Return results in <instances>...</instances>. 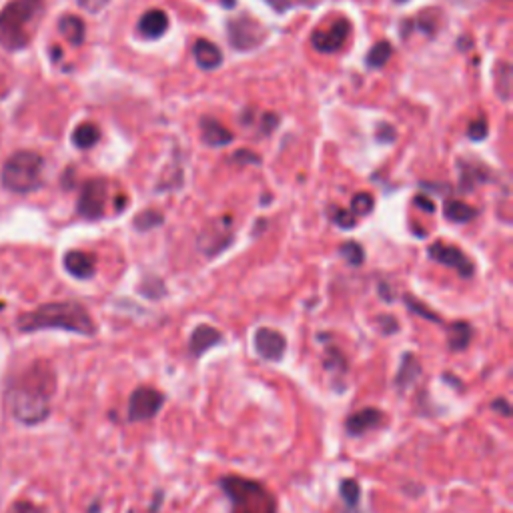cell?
Here are the masks:
<instances>
[{"mask_svg": "<svg viewBox=\"0 0 513 513\" xmlns=\"http://www.w3.org/2000/svg\"><path fill=\"white\" fill-rule=\"evenodd\" d=\"M231 161H233V163H239V165H259V163H261V157L255 155L253 151L243 149V151H237Z\"/></svg>", "mask_w": 513, "mask_h": 513, "instance_id": "d590c367", "label": "cell"}, {"mask_svg": "<svg viewBox=\"0 0 513 513\" xmlns=\"http://www.w3.org/2000/svg\"><path fill=\"white\" fill-rule=\"evenodd\" d=\"M479 215V211L467 203L461 201H445L443 205V217L451 223H469Z\"/></svg>", "mask_w": 513, "mask_h": 513, "instance_id": "603a6c76", "label": "cell"}, {"mask_svg": "<svg viewBox=\"0 0 513 513\" xmlns=\"http://www.w3.org/2000/svg\"><path fill=\"white\" fill-rule=\"evenodd\" d=\"M19 329L25 333L43 331V329H61L85 337H93L97 333V325L89 311L81 303L65 301V303H47L39 309L25 313L19 319Z\"/></svg>", "mask_w": 513, "mask_h": 513, "instance_id": "7a4b0ae2", "label": "cell"}, {"mask_svg": "<svg viewBox=\"0 0 513 513\" xmlns=\"http://www.w3.org/2000/svg\"><path fill=\"white\" fill-rule=\"evenodd\" d=\"M163 215L155 209H149V211H143L135 217V229L141 231V233H147V231H153L157 227L163 225Z\"/></svg>", "mask_w": 513, "mask_h": 513, "instance_id": "4316f807", "label": "cell"}, {"mask_svg": "<svg viewBox=\"0 0 513 513\" xmlns=\"http://www.w3.org/2000/svg\"><path fill=\"white\" fill-rule=\"evenodd\" d=\"M329 215H331V221L337 227H341V229H353L355 223H357L355 215L351 211H347V209H341V207H331Z\"/></svg>", "mask_w": 513, "mask_h": 513, "instance_id": "1f68e13d", "label": "cell"}, {"mask_svg": "<svg viewBox=\"0 0 513 513\" xmlns=\"http://www.w3.org/2000/svg\"><path fill=\"white\" fill-rule=\"evenodd\" d=\"M395 135H397V133H395V129H393L391 125H383V123H381V125L377 127V135H375V137H377L379 143H393V141H395Z\"/></svg>", "mask_w": 513, "mask_h": 513, "instance_id": "74e56055", "label": "cell"}, {"mask_svg": "<svg viewBox=\"0 0 513 513\" xmlns=\"http://www.w3.org/2000/svg\"><path fill=\"white\" fill-rule=\"evenodd\" d=\"M223 5H225V7H229V9H231V7H233V5H235V0H223Z\"/></svg>", "mask_w": 513, "mask_h": 513, "instance_id": "f6af8a7d", "label": "cell"}, {"mask_svg": "<svg viewBox=\"0 0 513 513\" xmlns=\"http://www.w3.org/2000/svg\"><path fill=\"white\" fill-rule=\"evenodd\" d=\"M385 421V415L381 409L377 407H365V409H359L355 413H351L345 421V429L349 435L353 437H361L365 435L367 431H373L377 427H381Z\"/></svg>", "mask_w": 513, "mask_h": 513, "instance_id": "4fadbf2b", "label": "cell"}, {"mask_svg": "<svg viewBox=\"0 0 513 513\" xmlns=\"http://www.w3.org/2000/svg\"><path fill=\"white\" fill-rule=\"evenodd\" d=\"M413 205H415L417 209H421L423 213H427V215H433V213H435V203H433L429 197L417 195V197L413 199Z\"/></svg>", "mask_w": 513, "mask_h": 513, "instance_id": "ab89813d", "label": "cell"}, {"mask_svg": "<svg viewBox=\"0 0 513 513\" xmlns=\"http://www.w3.org/2000/svg\"><path fill=\"white\" fill-rule=\"evenodd\" d=\"M45 161L35 151H17L7 159L3 169V185L13 193H31L41 187Z\"/></svg>", "mask_w": 513, "mask_h": 513, "instance_id": "5b68a950", "label": "cell"}, {"mask_svg": "<svg viewBox=\"0 0 513 513\" xmlns=\"http://www.w3.org/2000/svg\"><path fill=\"white\" fill-rule=\"evenodd\" d=\"M73 143L77 149L87 151L99 143V129L93 123H83L73 133Z\"/></svg>", "mask_w": 513, "mask_h": 513, "instance_id": "cb8c5ba5", "label": "cell"}, {"mask_svg": "<svg viewBox=\"0 0 513 513\" xmlns=\"http://www.w3.org/2000/svg\"><path fill=\"white\" fill-rule=\"evenodd\" d=\"M377 323H379V327H381V331L385 333V335H393V333H397V329H399V323L395 321V317H391V315H381V317H377Z\"/></svg>", "mask_w": 513, "mask_h": 513, "instance_id": "8d00e7d4", "label": "cell"}, {"mask_svg": "<svg viewBox=\"0 0 513 513\" xmlns=\"http://www.w3.org/2000/svg\"><path fill=\"white\" fill-rule=\"evenodd\" d=\"M7 513H41V509L35 507L33 503H29V501H19Z\"/></svg>", "mask_w": 513, "mask_h": 513, "instance_id": "60d3db41", "label": "cell"}, {"mask_svg": "<svg viewBox=\"0 0 513 513\" xmlns=\"http://www.w3.org/2000/svg\"><path fill=\"white\" fill-rule=\"evenodd\" d=\"M63 263H65V269L69 271V275H73L75 279L87 281V279L95 277V271H97L95 257L85 251H69L65 255Z\"/></svg>", "mask_w": 513, "mask_h": 513, "instance_id": "9a60e30c", "label": "cell"}, {"mask_svg": "<svg viewBox=\"0 0 513 513\" xmlns=\"http://www.w3.org/2000/svg\"><path fill=\"white\" fill-rule=\"evenodd\" d=\"M349 33H351L349 21L347 19H339L329 29L315 31L313 37H311V43H313L315 51H319L323 55H333V53H337L345 45V41L349 39Z\"/></svg>", "mask_w": 513, "mask_h": 513, "instance_id": "8fae6325", "label": "cell"}, {"mask_svg": "<svg viewBox=\"0 0 513 513\" xmlns=\"http://www.w3.org/2000/svg\"><path fill=\"white\" fill-rule=\"evenodd\" d=\"M219 487L231 503V513H277V497L261 481L225 475L219 479Z\"/></svg>", "mask_w": 513, "mask_h": 513, "instance_id": "277c9868", "label": "cell"}, {"mask_svg": "<svg viewBox=\"0 0 513 513\" xmlns=\"http://www.w3.org/2000/svg\"><path fill=\"white\" fill-rule=\"evenodd\" d=\"M427 255L437 261L439 265H445V267H451L455 269L463 279H469L473 277L475 273V265L473 261L461 253L457 247L453 245H445V243H433L429 249H427Z\"/></svg>", "mask_w": 513, "mask_h": 513, "instance_id": "30bf717a", "label": "cell"}, {"mask_svg": "<svg viewBox=\"0 0 513 513\" xmlns=\"http://www.w3.org/2000/svg\"><path fill=\"white\" fill-rule=\"evenodd\" d=\"M45 15V0H11L0 11V47L7 51L25 49Z\"/></svg>", "mask_w": 513, "mask_h": 513, "instance_id": "3957f363", "label": "cell"}, {"mask_svg": "<svg viewBox=\"0 0 513 513\" xmlns=\"http://www.w3.org/2000/svg\"><path fill=\"white\" fill-rule=\"evenodd\" d=\"M391 55H393V47H391L387 41H379V43L367 53L365 63H367V67H371V69H383V67L389 63Z\"/></svg>", "mask_w": 513, "mask_h": 513, "instance_id": "d4e9b609", "label": "cell"}, {"mask_svg": "<svg viewBox=\"0 0 513 513\" xmlns=\"http://www.w3.org/2000/svg\"><path fill=\"white\" fill-rule=\"evenodd\" d=\"M59 31H61V35H63L71 45H75V47H79V45L85 43V35H87L85 23H83L79 17H75V15L63 17L61 23H59Z\"/></svg>", "mask_w": 513, "mask_h": 513, "instance_id": "7402d4cb", "label": "cell"}, {"mask_svg": "<svg viewBox=\"0 0 513 513\" xmlns=\"http://www.w3.org/2000/svg\"><path fill=\"white\" fill-rule=\"evenodd\" d=\"M55 393V373L51 367H31L7 395L13 417L25 425H37L51 413V397Z\"/></svg>", "mask_w": 513, "mask_h": 513, "instance_id": "6da1fadb", "label": "cell"}, {"mask_svg": "<svg viewBox=\"0 0 513 513\" xmlns=\"http://www.w3.org/2000/svg\"><path fill=\"white\" fill-rule=\"evenodd\" d=\"M201 135L203 143L209 147H227L233 143V133L213 117L201 119Z\"/></svg>", "mask_w": 513, "mask_h": 513, "instance_id": "e0dca14e", "label": "cell"}, {"mask_svg": "<svg viewBox=\"0 0 513 513\" xmlns=\"http://www.w3.org/2000/svg\"><path fill=\"white\" fill-rule=\"evenodd\" d=\"M325 367L329 371H335V367L339 371H347V361H345V357H343V353L339 349L331 347V349H327V355H325Z\"/></svg>", "mask_w": 513, "mask_h": 513, "instance_id": "836d02e7", "label": "cell"}, {"mask_svg": "<svg viewBox=\"0 0 513 513\" xmlns=\"http://www.w3.org/2000/svg\"><path fill=\"white\" fill-rule=\"evenodd\" d=\"M471 337H473V329L467 321H455L447 327V347L453 353L465 351L471 343Z\"/></svg>", "mask_w": 513, "mask_h": 513, "instance_id": "44dd1931", "label": "cell"}, {"mask_svg": "<svg viewBox=\"0 0 513 513\" xmlns=\"http://www.w3.org/2000/svg\"><path fill=\"white\" fill-rule=\"evenodd\" d=\"M165 403V395L153 387H137L129 397L127 419L131 423L153 419Z\"/></svg>", "mask_w": 513, "mask_h": 513, "instance_id": "52a82bcc", "label": "cell"}, {"mask_svg": "<svg viewBox=\"0 0 513 513\" xmlns=\"http://www.w3.org/2000/svg\"><path fill=\"white\" fill-rule=\"evenodd\" d=\"M227 35H229V43L233 49L253 51L265 41L267 33L261 27V23H257L249 15H241L227 23Z\"/></svg>", "mask_w": 513, "mask_h": 513, "instance_id": "8992f818", "label": "cell"}, {"mask_svg": "<svg viewBox=\"0 0 513 513\" xmlns=\"http://www.w3.org/2000/svg\"><path fill=\"white\" fill-rule=\"evenodd\" d=\"M265 3L277 13H285L289 9V0H265Z\"/></svg>", "mask_w": 513, "mask_h": 513, "instance_id": "ee69618b", "label": "cell"}, {"mask_svg": "<svg viewBox=\"0 0 513 513\" xmlns=\"http://www.w3.org/2000/svg\"><path fill=\"white\" fill-rule=\"evenodd\" d=\"M403 301H405V305H407V309H409L411 313H415V315H419V317H423V319H427V321L441 323V317H439L435 311L427 309L419 299H415V297H411V295H405Z\"/></svg>", "mask_w": 513, "mask_h": 513, "instance_id": "f546056e", "label": "cell"}, {"mask_svg": "<svg viewBox=\"0 0 513 513\" xmlns=\"http://www.w3.org/2000/svg\"><path fill=\"white\" fill-rule=\"evenodd\" d=\"M107 205V183L103 179H91L83 185L77 211L85 219H101Z\"/></svg>", "mask_w": 513, "mask_h": 513, "instance_id": "ba28073f", "label": "cell"}, {"mask_svg": "<svg viewBox=\"0 0 513 513\" xmlns=\"http://www.w3.org/2000/svg\"><path fill=\"white\" fill-rule=\"evenodd\" d=\"M459 189L465 193H471L475 189V185H481L489 179L487 169L477 165V163H469V161H461L459 163Z\"/></svg>", "mask_w": 513, "mask_h": 513, "instance_id": "ffe728a7", "label": "cell"}, {"mask_svg": "<svg viewBox=\"0 0 513 513\" xmlns=\"http://www.w3.org/2000/svg\"><path fill=\"white\" fill-rule=\"evenodd\" d=\"M489 135V125H487V119L485 117H477L475 121H471V125L467 127V137L471 141H483L485 137Z\"/></svg>", "mask_w": 513, "mask_h": 513, "instance_id": "d6a6232c", "label": "cell"}, {"mask_svg": "<svg viewBox=\"0 0 513 513\" xmlns=\"http://www.w3.org/2000/svg\"><path fill=\"white\" fill-rule=\"evenodd\" d=\"M373 205H375V201H373V197L369 193H357L353 197V201H351V213L355 217H365V215H369L373 211Z\"/></svg>", "mask_w": 513, "mask_h": 513, "instance_id": "4dcf8cb0", "label": "cell"}, {"mask_svg": "<svg viewBox=\"0 0 513 513\" xmlns=\"http://www.w3.org/2000/svg\"><path fill=\"white\" fill-rule=\"evenodd\" d=\"M339 253H341V257H343L349 265H353V267H359V265L365 261V251H363V247H361L359 243H355V241L343 243V245L339 247Z\"/></svg>", "mask_w": 513, "mask_h": 513, "instance_id": "f1b7e54d", "label": "cell"}, {"mask_svg": "<svg viewBox=\"0 0 513 513\" xmlns=\"http://www.w3.org/2000/svg\"><path fill=\"white\" fill-rule=\"evenodd\" d=\"M277 125H279V117H277V115H271V113L263 115V121H261V129H263V133H265V135L273 133V129H277Z\"/></svg>", "mask_w": 513, "mask_h": 513, "instance_id": "b9f144b4", "label": "cell"}, {"mask_svg": "<svg viewBox=\"0 0 513 513\" xmlns=\"http://www.w3.org/2000/svg\"><path fill=\"white\" fill-rule=\"evenodd\" d=\"M233 241V221L231 217H223L211 223L199 237V249L207 257H215L225 251Z\"/></svg>", "mask_w": 513, "mask_h": 513, "instance_id": "9c48e42d", "label": "cell"}, {"mask_svg": "<svg viewBox=\"0 0 513 513\" xmlns=\"http://www.w3.org/2000/svg\"><path fill=\"white\" fill-rule=\"evenodd\" d=\"M339 493H341V499L347 503V507H357L359 503V497H361V487L357 483V479H343L341 485H339Z\"/></svg>", "mask_w": 513, "mask_h": 513, "instance_id": "83f0119b", "label": "cell"}, {"mask_svg": "<svg viewBox=\"0 0 513 513\" xmlns=\"http://www.w3.org/2000/svg\"><path fill=\"white\" fill-rule=\"evenodd\" d=\"M253 343H255L257 355L265 361H281L287 351L285 335L275 329H269V327L257 329Z\"/></svg>", "mask_w": 513, "mask_h": 513, "instance_id": "7c38bea8", "label": "cell"}, {"mask_svg": "<svg viewBox=\"0 0 513 513\" xmlns=\"http://www.w3.org/2000/svg\"><path fill=\"white\" fill-rule=\"evenodd\" d=\"M141 293H145V295L151 297V299H159L161 295H165L163 281H159V279H147V281L141 285Z\"/></svg>", "mask_w": 513, "mask_h": 513, "instance_id": "e575fe53", "label": "cell"}, {"mask_svg": "<svg viewBox=\"0 0 513 513\" xmlns=\"http://www.w3.org/2000/svg\"><path fill=\"white\" fill-rule=\"evenodd\" d=\"M77 3L89 13H101L109 5V0H77Z\"/></svg>", "mask_w": 513, "mask_h": 513, "instance_id": "f35d334b", "label": "cell"}, {"mask_svg": "<svg viewBox=\"0 0 513 513\" xmlns=\"http://www.w3.org/2000/svg\"><path fill=\"white\" fill-rule=\"evenodd\" d=\"M491 409H495L497 413H501L503 417H511V405L505 397H499V399H493L491 403Z\"/></svg>", "mask_w": 513, "mask_h": 513, "instance_id": "7bdbcfd3", "label": "cell"}, {"mask_svg": "<svg viewBox=\"0 0 513 513\" xmlns=\"http://www.w3.org/2000/svg\"><path fill=\"white\" fill-rule=\"evenodd\" d=\"M495 93L497 97L507 103L511 93V67L507 63H499L495 67Z\"/></svg>", "mask_w": 513, "mask_h": 513, "instance_id": "484cf974", "label": "cell"}, {"mask_svg": "<svg viewBox=\"0 0 513 513\" xmlns=\"http://www.w3.org/2000/svg\"><path fill=\"white\" fill-rule=\"evenodd\" d=\"M167 31H169V17L161 9H153L145 13L139 21V33L149 41L161 39Z\"/></svg>", "mask_w": 513, "mask_h": 513, "instance_id": "2e32d148", "label": "cell"}, {"mask_svg": "<svg viewBox=\"0 0 513 513\" xmlns=\"http://www.w3.org/2000/svg\"><path fill=\"white\" fill-rule=\"evenodd\" d=\"M223 341V333L215 329L213 325H199L191 337H189V353L199 359L203 357L209 349L217 347Z\"/></svg>", "mask_w": 513, "mask_h": 513, "instance_id": "5bb4252c", "label": "cell"}, {"mask_svg": "<svg viewBox=\"0 0 513 513\" xmlns=\"http://www.w3.org/2000/svg\"><path fill=\"white\" fill-rule=\"evenodd\" d=\"M193 55H195V61L197 65L203 69V71H215L223 65V53L221 49L207 41V39H199L193 47Z\"/></svg>", "mask_w": 513, "mask_h": 513, "instance_id": "ac0fdd59", "label": "cell"}, {"mask_svg": "<svg viewBox=\"0 0 513 513\" xmlns=\"http://www.w3.org/2000/svg\"><path fill=\"white\" fill-rule=\"evenodd\" d=\"M421 377V363L419 359L407 351L403 357H401V363H399V371H397V377H395V385L405 391L409 389L417 379Z\"/></svg>", "mask_w": 513, "mask_h": 513, "instance_id": "d6986e66", "label": "cell"}]
</instances>
